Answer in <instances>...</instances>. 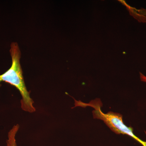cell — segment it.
Masks as SVG:
<instances>
[{
  "instance_id": "4",
  "label": "cell",
  "mask_w": 146,
  "mask_h": 146,
  "mask_svg": "<svg viewBox=\"0 0 146 146\" xmlns=\"http://www.w3.org/2000/svg\"><path fill=\"white\" fill-rule=\"evenodd\" d=\"M19 125H14L8 133V140L7 141V146H17L16 145V136L19 130Z\"/></svg>"
},
{
  "instance_id": "3",
  "label": "cell",
  "mask_w": 146,
  "mask_h": 146,
  "mask_svg": "<svg viewBox=\"0 0 146 146\" xmlns=\"http://www.w3.org/2000/svg\"><path fill=\"white\" fill-rule=\"evenodd\" d=\"M120 1L125 6L129 11L130 15L137 21L140 23H146V9L143 8L137 9L130 6L127 4L125 1Z\"/></svg>"
},
{
  "instance_id": "2",
  "label": "cell",
  "mask_w": 146,
  "mask_h": 146,
  "mask_svg": "<svg viewBox=\"0 0 146 146\" xmlns=\"http://www.w3.org/2000/svg\"><path fill=\"white\" fill-rule=\"evenodd\" d=\"M75 102L76 106H90L93 108L94 110L92 113L94 118L103 121L113 132L117 134H126L138 141L143 146H146V141H142L134 134L133 128L128 127L124 124L123 121L122 115L112 112L107 113L102 112L101 109L102 104L100 99L93 100L89 103H83L80 101H78L75 100Z\"/></svg>"
},
{
  "instance_id": "5",
  "label": "cell",
  "mask_w": 146,
  "mask_h": 146,
  "mask_svg": "<svg viewBox=\"0 0 146 146\" xmlns=\"http://www.w3.org/2000/svg\"><path fill=\"white\" fill-rule=\"evenodd\" d=\"M140 78L141 81L144 82H146V76L143 74L142 73H140Z\"/></svg>"
},
{
  "instance_id": "1",
  "label": "cell",
  "mask_w": 146,
  "mask_h": 146,
  "mask_svg": "<svg viewBox=\"0 0 146 146\" xmlns=\"http://www.w3.org/2000/svg\"><path fill=\"white\" fill-rule=\"evenodd\" d=\"M9 51L12 61L11 66L6 72L0 75V83L1 82H5L15 86L22 96V109L30 113L35 112L36 110L33 105L34 102L31 98L29 92L28 91L24 81L20 63L21 51L16 42L11 43ZM1 86L0 84V87Z\"/></svg>"
}]
</instances>
